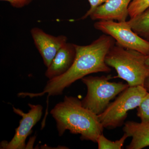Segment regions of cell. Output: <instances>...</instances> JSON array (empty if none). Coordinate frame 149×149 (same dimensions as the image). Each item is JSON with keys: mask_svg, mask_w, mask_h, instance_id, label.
<instances>
[{"mask_svg": "<svg viewBox=\"0 0 149 149\" xmlns=\"http://www.w3.org/2000/svg\"><path fill=\"white\" fill-rule=\"evenodd\" d=\"M114 39L109 35H103L90 45H75L76 56L70 68L64 74L48 80L42 92H22L19 97L32 98L47 94V97L62 95L65 88L88 74L99 72H109L111 69L105 61L109 50L115 45Z\"/></svg>", "mask_w": 149, "mask_h": 149, "instance_id": "6da1fadb", "label": "cell"}, {"mask_svg": "<svg viewBox=\"0 0 149 149\" xmlns=\"http://www.w3.org/2000/svg\"><path fill=\"white\" fill-rule=\"evenodd\" d=\"M50 113L56 120L60 136L68 130L72 134H80L81 140L97 143L102 134L104 128L98 115L83 107L81 101L75 97L65 96Z\"/></svg>", "mask_w": 149, "mask_h": 149, "instance_id": "7a4b0ae2", "label": "cell"}, {"mask_svg": "<svg viewBox=\"0 0 149 149\" xmlns=\"http://www.w3.org/2000/svg\"><path fill=\"white\" fill-rule=\"evenodd\" d=\"M146 56L116 43L107 54L105 61L109 66L116 70V77L125 80L129 87L144 86L149 75V68L145 63Z\"/></svg>", "mask_w": 149, "mask_h": 149, "instance_id": "3957f363", "label": "cell"}, {"mask_svg": "<svg viewBox=\"0 0 149 149\" xmlns=\"http://www.w3.org/2000/svg\"><path fill=\"white\" fill-rule=\"evenodd\" d=\"M110 78L89 76L81 79L87 88V95L81 101L82 105L97 115L106 109L116 96L129 87L127 83L110 82Z\"/></svg>", "mask_w": 149, "mask_h": 149, "instance_id": "277c9868", "label": "cell"}, {"mask_svg": "<svg viewBox=\"0 0 149 149\" xmlns=\"http://www.w3.org/2000/svg\"><path fill=\"white\" fill-rule=\"evenodd\" d=\"M148 93L143 86L129 87L120 93L114 102L98 115L104 128L113 129L121 126L127 116V112L139 106Z\"/></svg>", "mask_w": 149, "mask_h": 149, "instance_id": "5b68a950", "label": "cell"}, {"mask_svg": "<svg viewBox=\"0 0 149 149\" xmlns=\"http://www.w3.org/2000/svg\"><path fill=\"white\" fill-rule=\"evenodd\" d=\"M94 26L97 30L113 38L116 41V43L123 47L149 55V41L135 33L128 22L98 20Z\"/></svg>", "mask_w": 149, "mask_h": 149, "instance_id": "8992f818", "label": "cell"}, {"mask_svg": "<svg viewBox=\"0 0 149 149\" xmlns=\"http://www.w3.org/2000/svg\"><path fill=\"white\" fill-rule=\"evenodd\" d=\"M30 109L27 113L21 110L13 107V111L22 117L18 127L15 129V133L10 142L3 141L1 149H23L26 148L25 141L32 133V129L40 121L43 113V107L40 104H28Z\"/></svg>", "mask_w": 149, "mask_h": 149, "instance_id": "52a82bcc", "label": "cell"}, {"mask_svg": "<svg viewBox=\"0 0 149 149\" xmlns=\"http://www.w3.org/2000/svg\"><path fill=\"white\" fill-rule=\"evenodd\" d=\"M30 33L44 64L48 68L60 49L67 42V37L63 35L53 36L37 27L32 28Z\"/></svg>", "mask_w": 149, "mask_h": 149, "instance_id": "ba28073f", "label": "cell"}, {"mask_svg": "<svg viewBox=\"0 0 149 149\" xmlns=\"http://www.w3.org/2000/svg\"><path fill=\"white\" fill-rule=\"evenodd\" d=\"M132 0H108L99 6L90 15L93 20L126 21Z\"/></svg>", "mask_w": 149, "mask_h": 149, "instance_id": "9c48e42d", "label": "cell"}, {"mask_svg": "<svg viewBox=\"0 0 149 149\" xmlns=\"http://www.w3.org/2000/svg\"><path fill=\"white\" fill-rule=\"evenodd\" d=\"M75 44L67 42L60 49L50 65L46 70L45 75L49 80L64 74L70 68L76 56Z\"/></svg>", "mask_w": 149, "mask_h": 149, "instance_id": "30bf717a", "label": "cell"}, {"mask_svg": "<svg viewBox=\"0 0 149 149\" xmlns=\"http://www.w3.org/2000/svg\"><path fill=\"white\" fill-rule=\"evenodd\" d=\"M124 133L132 138L128 149H141L149 146V123L128 121L123 128Z\"/></svg>", "mask_w": 149, "mask_h": 149, "instance_id": "8fae6325", "label": "cell"}, {"mask_svg": "<svg viewBox=\"0 0 149 149\" xmlns=\"http://www.w3.org/2000/svg\"><path fill=\"white\" fill-rule=\"evenodd\" d=\"M127 22L135 33L149 41V7Z\"/></svg>", "mask_w": 149, "mask_h": 149, "instance_id": "7c38bea8", "label": "cell"}, {"mask_svg": "<svg viewBox=\"0 0 149 149\" xmlns=\"http://www.w3.org/2000/svg\"><path fill=\"white\" fill-rule=\"evenodd\" d=\"M128 137L127 133H124V135L119 140L112 141L107 139L102 133L99 136L97 143L99 149H121L125 140Z\"/></svg>", "mask_w": 149, "mask_h": 149, "instance_id": "4fadbf2b", "label": "cell"}, {"mask_svg": "<svg viewBox=\"0 0 149 149\" xmlns=\"http://www.w3.org/2000/svg\"><path fill=\"white\" fill-rule=\"evenodd\" d=\"M149 7V0H132L128 7L130 18L140 14Z\"/></svg>", "mask_w": 149, "mask_h": 149, "instance_id": "5bb4252c", "label": "cell"}, {"mask_svg": "<svg viewBox=\"0 0 149 149\" xmlns=\"http://www.w3.org/2000/svg\"><path fill=\"white\" fill-rule=\"evenodd\" d=\"M137 116L143 123H149V93L144 97L137 107Z\"/></svg>", "mask_w": 149, "mask_h": 149, "instance_id": "9a60e30c", "label": "cell"}, {"mask_svg": "<svg viewBox=\"0 0 149 149\" xmlns=\"http://www.w3.org/2000/svg\"><path fill=\"white\" fill-rule=\"evenodd\" d=\"M107 1L108 0H88L90 4V8L87 13L80 18V19H85L88 17H90L91 14L98 6Z\"/></svg>", "mask_w": 149, "mask_h": 149, "instance_id": "2e32d148", "label": "cell"}, {"mask_svg": "<svg viewBox=\"0 0 149 149\" xmlns=\"http://www.w3.org/2000/svg\"><path fill=\"white\" fill-rule=\"evenodd\" d=\"M6 1L10 4L14 8H21L29 4L33 0H0Z\"/></svg>", "mask_w": 149, "mask_h": 149, "instance_id": "e0dca14e", "label": "cell"}, {"mask_svg": "<svg viewBox=\"0 0 149 149\" xmlns=\"http://www.w3.org/2000/svg\"><path fill=\"white\" fill-rule=\"evenodd\" d=\"M144 87L146 89L147 91H149V75L145 80Z\"/></svg>", "mask_w": 149, "mask_h": 149, "instance_id": "ac0fdd59", "label": "cell"}, {"mask_svg": "<svg viewBox=\"0 0 149 149\" xmlns=\"http://www.w3.org/2000/svg\"><path fill=\"white\" fill-rule=\"evenodd\" d=\"M145 63H146V65L149 68V55L146 56Z\"/></svg>", "mask_w": 149, "mask_h": 149, "instance_id": "d6986e66", "label": "cell"}]
</instances>
